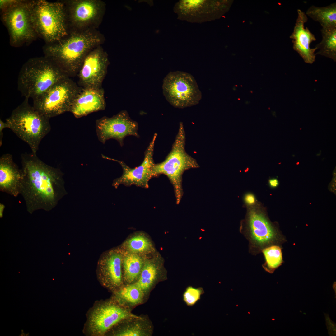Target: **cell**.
Wrapping results in <instances>:
<instances>
[{"label":"cell","instance_id":"3","mask_svg":"<svg viewBox=\"0 0 336 336\" xmlns=\"http://www.w3.org/2000/svg\"><path fill=\"white\" fill-rule=\"evenodd\" d=\"M68 76L45 56L30 58L23 65L17 79L18 89L25 98L40 97Z\"/></svg>","mask_w":336,"mask_h":336},{"label":"cell","instance_id":"6","mask_svg":"<svg viewBox=\"0 0 336 336\" xmlns=\"http://www.w3.org/2000/svg\"><path fill=\"white\" fill-rule=\"evenodd\" d=\"M240 231L249 242V251L253 255L264 248L278 245L282 241L277 229L267 217L259 203L247 207L245 218L241 220Z\"/></svg>","mask_w":336,"mask_h":336},{"label":"cell","instance_id":"4","mask_svg":"<svg viewBox=\"0 0 336 336\" xmlns=\"http://www.w3.org/2000/svg\"><path fill=\"white\" fill-rule=\"evenodd\" d=\"M28 99L24 101L12 111L6 119L7 128L30 146L32 153L36 155L40 144L51 129L50 119L40 114Z\"/></svg>","mask_w":336,"mask_h":336},{"label":"cell","instance_id":"16","mask_svg":"<svg viewBox=\"0 0 336 336\" xmlns=\"http://www.w3.org/2000/svg\"><path fill=\"white\" fill-rule=\"evenodd\" d=\"M108 64L107 54L101 47H96L87 54L79 70L80 80L85 88H100Z\"/></svg>","mask_w":336,"mask_h":336},{"label":"cell","instance_id":"23","mask_svg":"<svg viewBox=\"0 0 336 336\" xmlns=\"http://www.w3.org/2000/svg\"><path fill=\"white\" fill-rule=\"evenodd\" d=\"M161 268L154 263L148 261L144 262L139 277L135 282L148 297L151 292L160 281Z\"/></svg>","mask_w":336,"mask_h":336},{"label":"cell","instance_id":"5","mask_svg":"<svg viewBox=\"0 0 336 336\" xmlns=\"http://www.w3.org/2000/svg\"><path fill=\"white\" fill-rule=\"evenodd\" d=\"M29 5L36 33L46 44L57 42L68 35L64 4L36 0L29 1Z\"/></svg>","mask_w":336,"mask_h":336},{"label":"cell","instance_id":"15","mask_svg":"<svg viewBox=\"0 0 336 336\" xmlns=\"http://www.w3.org/2000/svg\"><path fill=\"white\" fill-rule=\"evenodd\" d=\"M121 252L113 250L101 254L97 263L96 274L101 284L112 293L124 285Z\"/></svg>","mask_w":336,"mask_h":336},{"label":"cell","instance_id":"20","mask_svg":"<svg viewBox=\"0 0 336 336\" xmlns=\"http://www.w3.org/2000/svg\"><path fill=\"white\" fill-rule=\"evenodd\" d=\"M22 178L21 169L14 161L9 154L0 158V190L14 197L20 194Z\"/></svg>","mask_w":336,"mask_h":336},{"label":"cell","instance_id":"13","mask_svg":"<svg viewBox=\"0 0 336 336\" xmlns=\"http://www.w3.org/2000/svg\"><path fill=\"white\" fill-rule=\"evenodd\" d=\"M157 134L155 133L149 145L145 151L142 163L139 166L131 168L123 161L110 158L101 154L105 159L114 161L119 163L123 169V174L119 177L114 179L112 185L117 189L120 185L126 186L135 185L145 188H149L150 180L155 176L153 171L155 164L153 156L154 145Z\"/></svg>","mask_w":336,"mask_h":336},{"label":"cell","instance_id":"22","mask_svg":"<svg viewBox=\"0 0 336 336\" xmlns=\"http://www.w3.org/2000/svg\"><path fill=\"white\" fill-rule=\"evenodd\" d=\"M112 298L121 305L132 310L136 306L145 302L148 297L140 287L134 283L124 284L113 292Z\"/></svg>","mask_w":336,"mask_h":336},{"label":"cell","instance_id":"29","mask_svg":"<svg viewBox=\"0 0 336 336\" xmlns=\"http://www.w3.org/2000/svg\"><path fill=\"white\" fill-rule=\"evenodd\" d=\"M204 293L202 287H195L189 285L184 291L182 294V300L187 306L192 307L201 299V296Z\"/></svg>","mask_w":336,"mask_h":336},{"label":"cell","instance_id":"9","mask_svg":"<svg viewBox=\"0 0 336 336\" xmlns=\"http://www.w3.org/2000/svg\"><path fill=\"white\" fill-rule=\"evenodd\" d=\"M162 87L166 99L175 108L196 105L202 98L201 92L194 78L185 72H170L163 79Z\"/></svg>","mask_w":336,"mask_h":336},{"label":"cell","instance_id":"11","mask_svg":"<svg viewBox=\"0 0 336 336\" xmlns=\"http://www.w3.org/2000/svg\"><path fill=\"white\" fill-rule=\"evenodd\" d=\"M132 310L111 298L95 305L88 315L85 329L89 335H106L114 326L124 319L137 315Z\"/></svg>","mask_w":336,"mask_h":336},{"label":"cell","instance_id":"19","mask_svg":"<svg viewBox=\"0 0 336 336\" xmlns=\"http://www.w3.org/2000/svg\"><path fill=\"white\" fill-rule=\"evenodd\" d=\"M106 104L104 93L100 88L86 87L75 98L70 112L79 118L95 112L104 110Z\"/></svg>","mask_w":336,"mask_h":336},{"label":"cell","instance_id":"32","mask_svg":"<svg viewBox=\"0 0 336 336\" xmlns=\"http://www.w3.org/2000/svg\"><path fill=\"white\" fill-rule=\"evenodd\" d=\"M269 184L270 187L272 188H275L278 185V182L276 179L273 178L269 180Z\"/></svg>","mask_w":336,"mask_h":336},{"label":"cell","instance_id":"17","mask_svg":"<svg viewBox=\"0 0 336 336\" xmlns=\"http://www.w3.org/2000/svg\"><path fill=\"white\" fill-rule=\"evenodd\" d=\"M69 17L72 24L81 30L90 29L101 17L103 4L97 0H74L68 2Z\"/></svg>","mask_w":336,"mask_h":336},{"label":"cell","instance_id":"27","mask_svg":"<svg viewBox=\"0 0 336 336\" xmlns=\"http://www.w3.org/2000/svg\"><path fill=\"white\" fill-rule=\"evenodd\" d=\"M263 253L265 259L262 266L266 272L273 273L282 262L281 248L278 245H273L263 249Z\"/></svg>","mask_w":336,"mask_h":336},{"label":"cell","instance_id":"30","mask_svg":"<svg viewBox=\"0 0 336 336\" xmlns=\"http://www.w3.org/2000/svg\"><path fill=\"white\" fill-rule=\"evenodd\" d=\"M243 200L247 207L255 205L257 202L254 195L251 193H247L244 196Z\"/></svg>","mask_w":336,"mask_h":336},{"label":"cell","instance_id":"2","mask_svg":"<svg viewBox=\"0 0 336 336\" xmlns=\"http://www.w3.org/2000/svg\"><path fill=\"white\" fill-rule=\"evenodd\" d=\"M102 39L90 29L72 32L44 47V56L59 67L68 76L79 70L85 58L99 46Z\"/></svg>","mask_w":336,"mask_h":336},{"label":"cell","instance_id":"31","mask_svg":"<svg viewBox=\"0 0 336 336\" xmlns=\"http://www.w3.org/2000/svg\"><path fill=\"white\" fill-rule=\"evenodd\" d=\"M7 128V126L5 122H3L0 119V146L2 144V138L3 136L2 130Z\"/></svg>","mask_w":336,"mask_h":336},{"label":"cell","instance_id":"25","mask_svg":"<svg viewBox=\"0 0 336 336\" xmlns=\"http://www.w3.org/2000/svg\"><path fill=\"white\" fill-rule=\"evenodd\" d=\"M144 262L134 254H128L123 258L122 270L124 284L135 282L140 275Z\"/></svg>","mask_w":336,"mask_h":336},{"label":"cell","instance_id":"28","mask_svg":"<svg viewBox=\"0 0 336 336\" xmlns=\"http://www.w3.org/2000/svg\"><path fill=\"white\" fill-rule=\"evenodd\" d=\"M127 248L136 252H143L149 250L152 245L149 240L142 235H137L131 238L126 242Z\"/></svg>","mask_w":336,"mask_h":336},{"label":"cell","instance_id":"24","mask_svg":"<svg viewBox=\"0 0 336 336\" xmlns=\"http://www.w3.org/2000/svg\"><path fill=\"white\" fill-rule=\"evenodd\" d=\"M306 15L320 23L322 27H336V3L320 7L312 5L307 10Z\"/></svg>","mask_w":336,"mask_h":336},{"label":"cell","instance_id":"26","mask_svg":"<svg viewBox=\"0 0 336 336\" xmlns=\"http://www.w3.org/2000/svg\"><path fill=\"white\" fill-rule=\"evenodd\" d=\"M322 40L315 46L319 50L316 53L336 61V27H322Z\"/></svg>","mask_w":336,"mask_h":336},{"label":"cell","instance_id":"8","mask_svg":"<svg viewBox=\"0 0 336 336\" xmlns=\"http://www.w3.org/2000/svg\"><path fill=\"white\" fill-rule=\"evenodd\" d=\"M0 2L2 19L11 45L19 47L36 39L37 35L32 21L29 1L1 0Z\"/></svg>","mask_w":336,"mask_h":336},{"label":"cell","instance_id":"33","mask_svg":"<svg viewBox=\"0 0 336 336\" xmlns=\"http://www.w3.org/2000/svg\"><path fill=\"white\" fill-rule=\"evenodd\" d=\"M5 208V205L2 203H0V217L1 218L3 217V212Z\"/></svg>","mask_w":336,"mask_h":336},{"label":"cell","instance_id":"10","mask_svg":"<svg viewBox=\"0 0 336 336\" xmlns=\"http://www.w3.org/2000/svg\"><path fill=\"white\" fill-rule=\"evenodd\" d=\"M80 91L74 82L67 77L33 100V106L40 114L50 119L70 112L75 98Z\"/></svg>","mask_w":336,"mask_h":336},{"label":"cell","instance_id":"18","mask_svg":"<svg viewBox=\"0 0 336 336\" xmlns=\"http://www.w3.org/2000/svg\"><path fill=\"white\" fill-rule=\"evenodd\" d=\"M297 18L290 38L292 40L294 50L305 62L312 64L315 61V52L317 49L315 47L311 48L310 44L316 38L308 27H305V24L308 21L306 13L300 9H297Z\"/></svg>","mask_w":336,"mask_h":336},{"label":"cell","instance_id":"12","mask_svg":"<svg viewBox=\"0 0 336 336\" xmlns=\"http://www.w3.org/2000/svg\"><path fill=\"white\" fill-rule=\"evenodd\" d=\"M227 1L207 0H181L174 10L178 18L191 23H202L219 17L226 11Z\"/></svg>","mask_w":336,"mask_h":336},{"label":"cell","instance_id":"7","mask_svg":"<svg viewBox=\"0 0 336 336\" xmlns=\"http://www.w3.org/2000/svg\"><path fill=\"white\" fill-rule=\"evenodd\" d=\"M185 139L184 126L182 123L180 122L171 150L163 161L155 163L153 168L155 177L163 174L168 178L173 186L177 204L183 195L182 177L184 173L199 167L196 160L185 151Z\"/></svg>","mask_w":336,"mask_h":336},{"label":"cell","instance_id":"14","mask_svg":"<svg viewBox=\"0 0 336 336\" xmlns=\"http://www.w3.org/2000/svg\"><path fill=\"white\" fill-rule=\"evenodd\" d=\"M138 125L132 119L126 111H122L109 118L104 117L96 120V132L99 140L104 144L108 140H117L121 146L124 138L128 136L139 138Z\"/></svg>","mask_w":336,"mask_h":336},{"label":"cell","instance_id":"1","mask_svg":"<svg viewBox=\"0 0 336 336\" xmlns=\"http://www.w3.org/2000/svg\"><path fill=\"white\" fill-rule=\"evenodd\" d=\"M22 178L20 194L29 212L54 208L68 193L63 174L50 166L33 153L21 155Z\"/></svg>","mask_w":336,"mask_h":336},{"label":"cell","instance_id":"21","mask_svg":"<svg viewBox=\"0 0 336 336\" xmlns=\"http://www.w3.org/2000/svg\"><path fill=\"white\" fill-rule=\"evenodd\" d=\"M154 326L147 315L127 318L112 328L106 334L113 336H151Z\"/></svg>","mask_w":336,"mask_h":336}]
</instances>
